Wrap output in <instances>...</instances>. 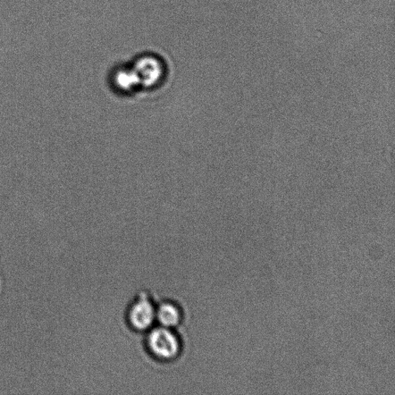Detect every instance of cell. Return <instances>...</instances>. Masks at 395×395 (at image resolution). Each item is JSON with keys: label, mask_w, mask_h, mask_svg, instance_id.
Listing matches in <instances>:
<instances>
[{"label": "cell", "mask_w": 395, "mask_h": 395, "mask_svg": "<svg viewBox=\"0 0 395 395\" xmlns=\"http://www.w3.org/2000/svg\"><path fill=\"white\" fill-rule=\"evenodd\" d=\"M131 66L136 74L140 88H155L165 76L163 62L153 54L139 57Z\"/></svg>", "instance_id": "1"}, {"label": "cell", "mask_w": 395, "mask_h": 395, "mask_svg": "<svg viewBox=\"0 0 395 395\" xmlns=\"http://www.w3.org/2000/svg\"><path fill=\"white\" fill-rule=\"evenodd\" d=\"M148 343L151 352L159 358L172 359L179 352V340L167 327H159L151 331Z\"/></svg>", "instance_id": "2"}, {"label": "cell", "mask_w": 395, "mask_h": 395, "mask_svg": "<svg viewBox=\"0 0 395 395\" xmlns=\"http://www.w3.org/2000/svg\"><path fill=\"white\" fill-rule=\"evenodd\" d=\"M156 318V310L153 305L146 300H141L134 304L129 313L131 325L139 331H145L153 324Z\"/></svg>", "instance_id": "3"}, {"label": "cell", "mask_w": 395, "mask_h": 395, "mask_svg": "<svg viewBox=\"0 0 395 395\" xmlns=\"http://www.w3.org/2000/svg\"><path fill=\"white\" fill-rule=\"evenodd\" d=\"M113 81L117 88L122 91H133L139 86V83L132 66H122L113 74Z\"/></svg>", "instance_id": "4"}, {"label": "cell", "mask_w": 395, "mask_h": 395, "mask_svg": "<svg viewBox=\"0 0 395 395\" xmlns=\"http://www.w3.org/2000/svg\"><path fill=\"white\" fill-rule=\"evenodd\" d=\"M179 309L172 304H163L156 311V318L163 326L170 327L177 325L180 322Z\"/></svg>", "instance_id": "5"}]
</instances>
